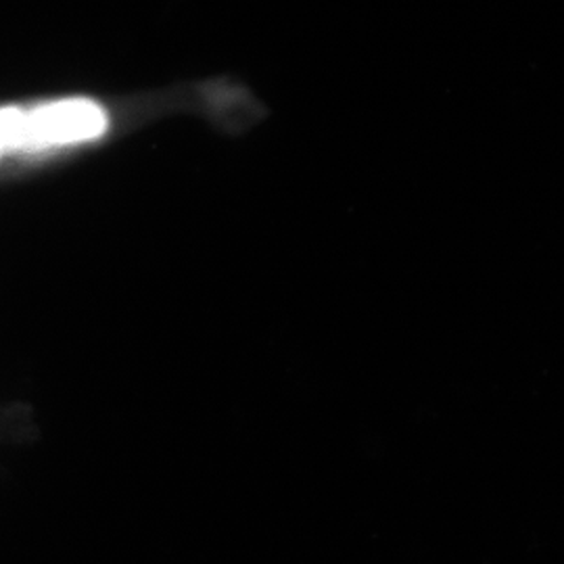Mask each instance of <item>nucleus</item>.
<instances>
[{
  "mask_svg": "<svg viewBox=\"0 0 564 564\" xmlns=\"http://www.w3.org/2000/svg\"><path fill=\"white\" fill-rule=\"evenodd\" d=\"M109 113L90 99H61L34 109L15 107L11 151H46L101 139Z\"/></svg>",
  "mask_w": 564,
  "mask_h": 564,
  "instance_id": "1",
  "label": "nucleus"
},
{
  "mask_svg": "<svg viewBox=\"0 0 564 564\" xmlns=\"http://www.w3.org/2000/svg\"><path fill=\"white\" fill-rule=\"evenodd\" d=\"M0 153H4V142H2V137H0Z\"/></svg>",
  "mask_w": 564,
  "mask_h": 564,
  "instance_id": "2",
  "label": "nucleus"
}]
</instances>
